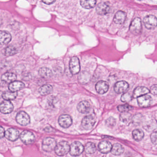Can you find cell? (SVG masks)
<instances>
[{
  "mask_svg": "<svg viewBox=\"0 0 157 157\" xmlns=\"http://www.w3.org/2000/svg\"><path fill=\"white\" fill-rule=\"evenodd\" d=\"M24 83L21 81H15L13 82L10 83L9 86V88L11 91L13 92H16L18 91L21 90L22 89L24 88Z\"/></svg>",
  "mask_w": 157,
  "mask_h": 157,
  "instance_id": "22",
  "label": "cell"
},
{
  "mask_svg": "<svg viewBox=\"0 0 157 157\" xmlns=\"http://www.w3.org/2000/svg\"><path fill=\"white\" fill-rule=\"evenodd\" d=\"M131 115L128 113H123L120 114V120L123 123L128 122L131 118Z\"/></svg>",
  "mask_w": 157,
  "mask_h": 157,
  "instance_id": "36",
  "label": "cell"
},
{
  "mask_svg": "<svg viewBox=\"0 0 157 157\" xmlns=\"http://www.w3.org/2000/svg\"><path fill=\"white\" fill-rule=\"evenodd\" d=\"M39 75L43 78H49L52 76V72L50 69L47 67H42L38 71Z\"/></svg>",
  "mask_w": 157,
  "mask_h": 157,
  "instance_id": "28",
  "label": "cell"
},
{
  "mask_svg": "<svg viewBox=\"0 0 157 157\" xmlns=\"http://www.w3.org/2000/svg\"><path fill=\"white\" fill-rule=\"evenodd\" d=\"M133 109V107L128 104L122 105L117 106V109L121 113H128Z\"/></svg>",
  "mask_w": 157,
  "mask_h": 157,
  "instance_id": "34",
  "label": "cell"
},
{
  "mask_svg": "<svg viewBox=\"0 0 157 157\" xmlns=\"http://www.w3.org/2000/svg\"><path fill=\"white\" fill-rule=\"evenodd\" d=\"M85 152L89 154H92L94 153L96 151V146L94 143L92 142H88L85 145L84 147Z\"/></svg>",
  "mask_w": 157,
  "mask_h": 157,
  "instance_id": "32",
  "label": "cell"
},
{
  "mask_svg": "<svg viewBox=\"0 0 157 157\" xmlns=\"http://www.w3.org/2000/svg\"><path fill=\"white\" fill-rule=\"evenodd\" d=\"M56 142L54 138L48 137L45 139L42 143L43 149L45 151H51L55 149L56 147Z\"/></svg>",
  "mask_w": 157,
  "mask_h": 157,
  "instance_id": "4",
  "label": "cell"
},
{
  "mask_svg": "<svg viewBox=\"0 0 157 157\" xmlns=\"http://www.w3.org/2000/svg\"><path fill=\"white\" fill-rule=\"evenodd\" d=\"M143 116L141 114H137L134 116L132 118V122L135 125H139L142 123Z\"/></svg>",
  "mask_w": 157,
  "mask_h": 157,
  "instance_id": "35",
  "label": "cell"
},
{
  "mask_svg": "<svg viewBox=\"0 0 157 157\" xmlns=\"http://www.w3.org/2000/svg\"><path fill=\"white\" fill-rule=\"evenodd\" d=\"M17 53V49L13 46H9L6 48L5 50V55L8 56H13Z\"/></svg>",
  "mask_w": 157,
  "mask_h": 157,
  "instance_id": "33",
  "label": "cell"
},
{
  "mask_svg": "<svg viewBox=\"0 0 157 157\" xmlns=\"http://www.w3.org/2000/svg\"><path fill=\"white\" fill-rule=\"evenodd\" d=\"M11 39V35L9 32L2 31L0 33V43L2 45L8 44Z\"/></svg>",
  "mask_w": 157,
  "mask_h": 157,
  "instance_id": "20",
  "label": "cell"
},
{
  "mask_svg": "<svg viewBox=\"0 0 157 157\" xmlns=\"http://www.w3.org/2000/svg\"><path fill=\"white\" fill-rule=\"evenodd\" d=\"M90 75L86 71H82L80 73L78 76V80L82 84H86L90 81Z\"/></svg>",
  "mask_w": 157,
  "mask_h": 157,
  "instance_id": "24",
  "label": "cell"
},
{
  "mask_svg": "<svg viewBox=\"0 0 157 157\" xmlns=\"http://www.w3.org/2000/svg\"><path fill=\"white\" fill-rule=\"evenodd\" d=\"M70 71L71 74L76 75L79 73L80 70V65L78 58L74 56L71 58L69 63Z\"/></svg>",
  "mask_w": 157,
  "mask_h": 157,
  "instance_id": "5",
  "label": "cell"
},
{
  "mask_svg": "<svg viewBox=\"0 0 157 157\" xmlns=\"http://www.w3.org/2000/svg\"><path fill=\"white\" fill-rule=\"evenodd\" d=\"M157 127V123L154 120H150L145 123L144 128L148 131H151L154 130Z\"/></svg>",
  "mask_w": 157,
  "mask_h": 157,
  "instance_id": "31",
  "label": "cell"
},
{
  "mask_svg": "<svg viewBox=\"0 0 157 157\" xmlns=\"http://www.w3.org/2000/svg\"><path fill=\"white\" fill-rule=\"evenodd\" d=\"M17 79L16 75L12 72H6L2 76L1 80L6 83H11L15 81Z\"/></svg>",
  "mask_w": 157,
  "mask_h": 157,
  "instance_id": "23",
  "label": "cell"
},
{
  "mask_svg": "<svg viewBox=\"0 0 157 157\" xmlns=\"http://www.w3.org/2000/svg\"><path fill=\"white\" fill-rule=\"evenodd\" d=\"M151 140L152 144L157 145V132H154L151 135Z\"/></svg>",
  "mask_w": 157,
  "mask_h": 157,
  "instance_id": "39",
  "label": "cell"
},
{
  "mask_svg": "<svg viewBox=\"0 0 157 157\" xmlns=\"http://www.w3.org/2000/svg\"><path fill=\"white\" fill-rule=\"evenodd\" d=\"M42 2L44 3L45 4H48V5H50V4H53V3L56 2V1H54V0H52V1L48 0V1H42Z\"/></svg>",
  "mask_w": 157,
  "mask_h": 157,
  "instance_id": "43",
  "label": "cell"
},
{
  "mask_svg": "<svg viewBox=\"0 0 157 157\" xmlns=\"http://www.w3.org/2000/svg\"><path fill=\"white\" fill-rule=\"evenodd\" d=\"M82 8L85 9H91L95 7L96 5V1L94 0H89V1H85L82 0L80 2Z\"/></svg>",
  "mask_w": 157,
  "mask_h": 157,
  "instance_id": "27",
  "label": "cell"
},
{
  "mask_svg": "<svg viewBox=\"0 0 157 157\" xmlns=\"http://www.w3.org/2000/svg\"><path fill=\"white\" fill-rule=\"evenodd\" d=\"M53 90V87L49 84L44 85L39 89V92L41 95H46L50 94Z\"/></svg>",
  "mask_w": 157,
  "mask_h": 157,
  "instance_id": "26",
  "label": "cell"
},
{
  "mask_svg": "<svg viewBox=\"0 0 157 157\" xmlns=\"http://www.w3.org/2000/svg\"><path fill=\"white\" fill-rule=\"evenodd\" d=\"M150 92L153 95L157 96V85L155 84L151 86L150 90Z\"/></svg>",
  "mask_w": 157,
  "mask_h": 157,
  "instance_id": "40",
  "label": "cell"
},
{
  "mask_svg": "<svg viewBox=\"0 0 157 157\" xmlns=\"http://www.w3.org/2000/svg\"><path fill=\"white\" fill-rule=\"evenodd\" d=\"M109 5L104 2H101L97 5L96 11L99 15H104L107 14L110 10Z\"/></svg>",
  "mask_w": 157,
  "mask_h": 157,
  "instance_id": "16",
  "label": "cell"
},
{
  "mask_svg": "<svg viewBox=\"0 0 157 157\" xmlns=\"http://www.w3.org/2000/svg\"><path fill=\"white\" fill-rule=\"evenodd\" d=\"M5 137L11 141H15L19 138L20 133L17 129L10 128L5 132Z\"/></svg>",
  "mask_w": 157,
  "mask_h": 157,
  "instance_id": "12",
  "label": "cell"
},
{
  "mask_svg": "<svg viewBox=\"0 0 157 157\" xmlns=\"http://www.w3.org/2000/svg\"><path fill=\"white\" fill-rule=\"evenodd\" d=\"M132 96L128 93H125L121 96V100L122 102H128L132 100Z\"/></svg>",
  "mask_w": 157,
  "mask_h": 157,
  "instance_id": "37",
  "label": "cell"
},
{
  "mask_svg": "<svg viewBox=\"0 0 157 157\" xmlns=\"http://www.w3.org/2000/svg\"><path fill=\"white\" fill-rule=\"evenodd\" d=\"M112 144L109 141L106 140H103L101 141L99 144L98 147L99 150L101 152L103 153H107L111 151L112 150Z\"/></svg>",
  "mask_w": 157,
  "mask_h": 157,
  "instance_id": "17",
  "label": "cell"
},
{
  "mask_svg": "<svg viewBox=\"0 0 157 157\" xmlns=\"http://www.w3.org/2000/svg\"><path fill=\"white\" fill-rule=\"evenodd\" d=\"M142 30L141 20L139 18H136L133 20L129 26V30L133 34L140 33Z\"/></svg>",
  "mask_w": 157,
  "mask_h": 157,
  "instance_id": "2",
  "label": "cell"
},
{
  "mask_svg": "<svg viewBox=\"0 0 157 157\" xmlns=\"http://www.w3.org/2000/svg\"><path fill=\"white\" fill-rule=\"evenodd\" d=\"M21 140L26 145H30L34 141L35 137L32 132L29 131H24L20 136Z\"/></svg>",
  "mask_w": 157,
  "mask_h": 157,
  "instance_id": "7",
  "label": "cell"
},
{
  "mask_svg": "<svg viewBox=\"0 0 157 157\" xmlns=\"http://www.w3.org/2000/svg\"><path fill=\"white\" fill-rule=\"evenodd\" d=\"M5 135V132H4V128L2 126L1 127V130H0V137H1V138H2L3 137H4Z\"/></svg>",
  "mask_w": 157,
  "mask_h": 157,
  "instance_id": "42",
  "label": "cell"
},
{
  "mask_svg": "<svg viewBox=\"0 0 157 157\" xmlns=\"http://www.w3.org/2000/svg\"><path fill=\"white\" fill-rule=\"evenodd\" d=\"M13 109V105L10 101H4L1 103L0 105V110L2 113H10Z\"/></svg>",
  "mask_w": 157,
  "mask_h": 157,
  "instance_id": "13",
  "label": "cell"
},
{
  "mask_svg": "<svg viewBox=\"0 0 157 157\" xmlns=\"http://www.w3.org/2000/svg\"><path fill=\"white\" fill-rule=\"evenodd\" d=\"M84 149L82 144L78 141H75L71 145L70 153L71 156H79L82 153Z\"/></svg>",
  "mask_w": 157,
  "mask_h": 157,
  "instance_id": "3",
  "label": "cell"
},
{
  "mask_svg": "<svg viewBox=\"0 0 157 157\" xmlns=\"http://www.w3.org/2000/svg\"><path fill=\"white\" fill-rule=\"evenodd\" d=\"M143 23L147 29H153L157 26V19L153 15H147L144 18Z\"/></svg>",
  "mask_w": 157,
  "mask_h": 157,
  "instance_id": "6",
  "label": "cell"
},
{
  "mask_svg": "<svg viewBox=\"0 0 157 157\" xmlns=\"http://www.w3.org/2000/svg\"><path fill=\"white\" fill-rule=\"evenodd\" d=\"M124 152V148L119 143H115L112 147L111 152L112 154L116 156L121 155Z\"/></svg>",
  "mask_w": 157,
  "mask_h": 157,
  "instance_id": "25",
  "label": "cell"
},
{
  "mask_svg": "<svg viewBox=\"0 0 157 157\" xmlns=\"http://www.w3.org/2000/svg\"><path fill=\"white\" fill-rule=\"evenodd\" d=\"M17 96V92H13L12 91H6L3 93L2 95V98L6 101L13 100Z\"/></svg>",
  "mask_w": 157,
  "mask_h": 157,
  "instance_id": "30",
  "label": "cell"
},
{
  "mask_svg": "<svg viewBox=\"0 0 157 157\" xmlns=\"http://www.w3.org/2000/svg\"><path fill=\"white\" fill-rule=\"evenodd\" d=\"M151 97L147 95H144L137 98L138 104L141 107H147L149 106L151 104Z\"/></svg>",
  "mask_w": 157,
  "mask_h": 157,
  "instance_id": "14",
  "label": "cell"
},
{
  "mask_svg": "<svg viewBox=\"0 0 157 157\" xmlns=\"http://www.w3.org/2000/svg\"><path fill=\"white\" fill-rule=\"evenodd\" d=\"M16 121L18 124L23 126L28 125L30 122V117L24 111H21L16 116Z\"/></svg>",
  "mask_w": 157,
  "mask_h": 157,
  "instance_id": "9",
  "label": "cell"
},
{
  "mask_svg": "<svg viewBox=\"0 0 157 157\" xmlns=\"http://www.w3.org/2000/svg\"><path fill=\"white\" fill-rule=\"evenodd\" d=\"M106 125L109 127H113L116 124V120L114 117H110L106 120Z\"/></svg>",
  "mask_w": 157,
  "mask_h": 157,
  "instance_id": "38",
  "label": "cell"
},
{
  "mask_svg": "<svg viewBox=\"0 0 157 157\" xmlns=\"http://www.w3.org/2000/svg\"><path fill=\"white\" fill-rule=\"evenodd\" d=\"M95 123V117L93 114L86 116L82 121V125L83 128L90 129L94 126Z\"/></svg>",
  "mask_w": 157,
  "mask_h": 157,
  "instance_id": "8",
  "label": "cell"
},
{
  "mask_svg": "<svg viewBox=\"0 0 157 157\" xmlns=\"http://www.w3.org/2000/svg\"><path fill=\"white\" fill-rule=\"evenodd\" d=\"M48 103L50 105H53L54 104L56 103L57 101V99L56 97L54 96H51L49 98L48 100Z\"/></svg>",
  "mask_w": 157,
  "mask_h": 157,
  "instance_id": "41",
  "label": "cell"
},
{
  "mask_svg": "<svg viewBox=\"0 0 157 157\" xmlns=\"http://www.w3.org/2000/svg\"><path fill=\"white\" fill-rule=\"evenodd\" d=\"M150 92V90L147 88L142 86L137 87L134 90L133 96L134 98H138L143 95H146Z\"/></svg>",
  "mask_w": 157,
  "mask_h": 157,
  "instance_id": "19",
  "label": "cell"
},
{
  "mask_svg": "<svg viewBox=\"0 0 157 157\" xmlns=\"http://www.w3.org/2000/svg\"><path fill=\"white\" fill-rule=\"evenodd\" d=\"M70 150V146L67 141H62L57 145L55 151L59 156H64Z\"/></svg>",
  "mask_w": 157,
  "mask_h": 157,
  "instance_id": "1",
  "label": "cell"
},
{
  "mask_svg": "<svg viewBox=\"0 0 157 157\" xmlns=\"http://www.w3.org/2000/svg\"><path fill=\"white\" fill-rule=\"evenodd\" d=\"M96 91L99 94H102L107 92L109 89V85L106 82L100 81L95 85Z\"/></svg>",
  "mask_w": 157,
  "mask_h": 157,
  "instance_id": "15",
  "label": "cell"
},
{
  "mask_svg": "<svg viewBox=\"0 0 157 157\" xmlns=\"http://www.w3.org/2000/svg\"><path fill=\"white\" fill-rule=\"evenodd\" d=\"M129 87L128 83L125 81H119L116 82L114 86V90L117 94L124 93Z\"/></svg>",
  "mask_w": 157,
  "mask_h": 157,
  "instance_id": "11",
  "label": "cell"
},
{
  "mask_svg": "<svg viewBox=\"0 0 157 157\" xmlns=\"http://www.w3.org/2000/svg\"><path fill=\"white\" fill-rule=\"evenodd\" d=\"M58 122L59 124L61 127L67 128L69 127L72 124V118L69 115H62L59 117Z\"/></svg>",
  "mask_w": 157,
  "mask_h": 157,
  "instance_id": "10",
  "label": "cell"
},
{
  "mask_svg": "<svg viewBox=\"0 0 157 157\" xmlns=\"http://www.w3.org/2000/svg\"><path fill=\"white\" fill-rule=\"evenodd\" d=\"M126 19V13L122 11L117 12L114 17L113 21L117 24H123Z\"/></svg>",
  "mask_w": 157,
  "mask_h": 157,
  "instance_id": "21",
  "label": "cell"
},
{
  "mask_svg": "<svg viewBox=\"0 0 157 157\" xmlns=\"http://www.w3.org/2000/svg\"><path fill=\"white\" fill-rule=\"evenodd\" d=\"M144 134L143 131L140 129H136L133 130L132 136L133 138L136 141H140L144 137Z\"/></svg>",
  "mask_w": 157,
  "mask_h": 157,
  "instance_id": "29",
  "label": "cell"
},
{
  "mask_svg": "<svg viewBox=\"0 0 157 157\" xmlns=\"http://www.w3.org/2000/svg\"><path fill=\"white\" fill-rule=\"evenodd\" d=\"M77 109L82 113H87L90 111V105L87 101H82L78 105Z\"/></svg>",
  "mask_w": 157,
  "mask_h": 157,
  "instance_id": "18",
  "label": "cell"
}]
</instances>
